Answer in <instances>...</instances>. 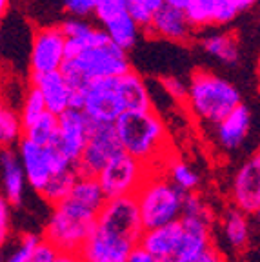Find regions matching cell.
<instances>
[{"label":"cell","mask_w":260,"mask_h":262,"mask_svg":"<svg viewBox=\"0 0 260 262\" xmlns=\"http://www.w3.org/2000/svg\"><path fill=\"white\" fill-rule=\"evenodd\" d=\"M131 70L127 51L110 40L104 29L91 26L77 37L66 38V58L62 75L71 88L69 107L80 110L82 91L95 78L118 77Z\"/></svg>","instance_id":"obj_1"},{"label":"cell","mask_w":260,"mask_h":262,"mask_svg":"<svg viewBox=\"0 0 260 262\" xmlns=\"http://www.w3.org/2000/svg\"><path fill=\"white\" fill-rule=\"evenodd\" d=\"M122 151L129 153L151 169L162 168L171 155L169 133L155 107L146 111H126L113 122Z\"/></svg>","instance_id":"obj_2"},{"label":"cell","mask_w":260,"mask_h":262,"mask_svg":"<svg viewBox=\"0 0 260 262\" xmlns=\"http://www.w3.org/2000/svg\"><path fill=\"white\" fill-rule=\"evenodd\" d=\"M184 102L200 122L215 126L229 111L242 104V93L231 80L200 68L189 77Z\"/></svg>","instance_id":"obj_3"},{"label":"cell","mask_w":260,"mask_h":262,"mask_svg":"<svg viewBox=\"0 0 260 262\" xmlns=\"http://www.w3.org/2000/svg\"><path fill=\"white\" fill-rule=\"evenodd\" d=\"M135 199L144 229H151L179 221L184 209L186 191L173 184L162 169L155 168L135 193Z\"/></svg>","instance_id":"obj_4"},{"label":"cell","mask_w":260,"mask_h":262,"mask_svg":"<svg viewBox=\"0 0 260 262\" xmlns=\"http://www.w3.org/2000/svg\"><path fill=\"white\" fill-rule=\"evenodd\" d=\"M97 213L95 209L66 196L64 201L51 206L42 238L48 241L57 251L78 253L85 238L93 231Z\"/></svg>","instance_id":"obj_5"},{"label":"cell","mask_w":260,"mask_h":262,"mask_svg":"<svg viewBox=\"0 0 260 262\" xmlns=\"http://www.w3.org/2000/svg\"><path fill=\"white\" fill-rule=\"evenodd\" d=\"M80 110L90 120L104 124H113L120 115L126 113L120 75L88 82L82 91Z\"/></svg>","instance_id":"obj_6"},{"label":"cell","mask_w":260,"mask_h":262,"mask_svg":"<svg viewBox=\"0 0 260 262\" xmlns=\"http://www.w3.org/2000/svg\"><path fill=\"white\" fill-rule=\"evenodd\" d=\"M149 171V166L131 157L129 153L120 151L98 171L97 180L104 196L115 199V196L135 195Z\"/></svg>","instance_id":"obj_7"},{"label":"cell","mask_w":260,"mask_h":262,"mask_svg":"<svg viewBox=\"0 0 260 262\" xmlns=\"http://www.w3.org/2000/svg\"><path fill=\"white\" fill-rule=\"evenodd\" d=\"M120 151L122 146L113 124L91 120L88 140L78 160L75 162V169L78 177H97L98 171Z\"/></svg>","instance_id":"obj_8"},{"label":"cell","mask_w":260,"mask_h":262,"mask_svg":"<svg viewBox=\"0 0 260 262\" xmlns=\"http://www.w3.org/2000/svg\"><path fill=\"white\" fill-rule=\"evenodd\" d=\"M95 224L100 228L111 229V231H117V233L135 241L137 244L144 233V226L140 221L135 195L106 199V202L98 209Z\"/></svg>","instance_id":"obj_9"},{"label":"cell","mask_w":260,"mask_h":262,"mask_svg":"<svg viewBox=\"0 0 260 262\" xmlns=\"http://www.w3.org/2000/svg\"><path fill=\"white\" fill-rule=\"evenodd\" d=\"M66 58V37L60 26H42L33 33L29 48V75L60 70Z\"/></svg>","instance_id":"obj_10"},{"label":"cell","mask_w":260,"mask_h":262,"mask_svg":"<svg viewBox=\"0 0 260 262\" xmlns=\"http://www.w3.org/2000/svg\"><path fill=\"white\" fill-rule=\"evenodd\" d=\"M135 246L137 242L131 238L95 224L78 255L84 262H126Z\"/></svg>","instance_id":"obj_11"},{"label":"cell","mask_w":260,"mask_h":262,"mask_svg":"<svg viewBox=\"0 0 260 262\" xmlns=\"http://www.w3.org/2000/svg\"><path fill=\"white\" fill-rule=\"evenodd\" d=\"M90 124L91 120L85 117L84 111L77 107H68L60 115H57V135L51 144L73 166L85 146Z\"/></svg>","instance_id":"obj_12"},{"label":"cell","mask_w":260,"mask_h":262,"mask_svg":"<svg viewBox=\"0 0 260 262\" xmlns=\"http://www.w3.org/2000/svg\"><path fill=\"white\" fill-rule=\"evenodd\" d=\"M233 206L249 217L260 211V157L251 155L240 164L231 180Z\"/></svg>","instance_id":"obj_13"},{"label":"cell","mask_w":260,"mask_h":262,"mask_svg":"<svg viewBox=\"0 0 260 262\" xmlns=\"http://www.w3.org/2000/svg\"><path fill=\"white\" fill-rule=\"evenodd\" d=\"M142 33L151 38H159L171 44H189L195 37V29L187 20L184 9L167 4L155 11L153 18L147 28L142 29Z\"/></svg>","instance_id":"obj_14"},{"label":"cell","mask_w":260,"mask_h":262,"mask_svg":"<svg viewBox=\"0 0 260 262\" xmlns=\"http://www.w3.org/2000/svg\"><path fill=\"white\" fill-rule=\"evenodd\" d=\"M251 122V110L242 102L233 111H229L220 122L211 126L213 135H215V140L220 149H224V151H236V149H240L249 137Z\"/></svg>","instance_id":"obj_15"},{"label":"cell","mask_w":260,"mask_h":262,"mask_svg":"<svg viewBox=\"0 0 260 262\" xmlns=\"http://www.w3.org/2000/svg\"><path fill=\"white\" fill-rule=\"evenodd\" d=\"M184 13L195 31L231 24L239 16V11L229 0H187Z\"/></svg>","instance_id":"obj_16"},{"label":"cell","mask_w":260,"mask_h":262,"mask_svg":"<svg viewBox=\"0 0 260 262\" xmlns=\"http://www.w3.org/2000/svg\"><path fill=\"white\" fill-rule=\"evenodd\" d=\"M15 149L16 155H18V160H20L28 186L35 193H40L46 182L49 180V177H51V166H49L46 146H38V144L22 137L15 146Z\"/></svg>","instance_id":"obj_17"},{"label":"cell","mask_w":260,"mask_h":262,"mask_svg":"<svg viewBox=\"0 0 260 262\" xmlns=\"http://www.w3.org/2000/svg\"><path fill=\"white\" fill-rule=\"evenodd\" d=\"M0 186H2V195L11 204V208L22 206L28 182L15 147L0 149Z\"/></svg>","instance_id":"obj_18"},{"label":"cell","mask_w":260,"mask_h":262,"mask_svg":"<svg viewBox=\"0 0 260 262\" xmlns=\"http://www.w3.org/2000/svg\"><path fill=\"white\" fill-rule=\"evenodd\" d=\"M97 22L98 28L104 29V33L110 37V40L113 44L120 46L122 49H126V51L133 49L138 44L140 35H142V29L131 18L126 6L106 13L102 16H97Z\"/></svg>","instance_id":"obj_19"},{"label":"cell","mask_w":260,"mask_h":262,"mask_svg":"<svg viewBox=\"0 0 260 262\" xmlns=\"http://www.w3.org/2000/svg\"><path fill=\"white\" fill-rule=\"evenodd\" d=\"M29 84L38 90L46 104V110L55 115L66 111L71 102V88L60 70L40 75H29Z\"/></svg>","instance_id":"obj_20"},{"label":"cell","mask_w":260,"mask_h":262,"mask_svg":"<svg viewBox=\"0 0 260 262\" xmlns=\"http://www.w3.org/2000/svg\"><path fill=\"white\" fill-rule=\"evenodd\" d=\"M180 235H182L180 221H173L169 224L159 226V228L144 229L138 244L149 253H153L155 257L164 258V260H173L177 250H179Z\"/></svg>","instance_id":"obj_21"},{"label":"cell","mask_w":260,"mask_h":262,"mask_svg":"<svg viewBox=\"0 0 260 262\" xmlns=\"http://www.w3.org/2000/svg\"><path fill=\"white\" fill-rule=\"evenodd\" d=\"M220 229H222V238L228 244L229 250L244 251L251 241V224H249V215L242 209L229 206L224 209L220 217Z\"/></svg>","instance_id":"obj_22"},{"label":"cell","mask_w":260,"mask_h":262,"mask_svg":"<svg viewBox=\"0 0 260 262\" xmlns=\"http://www.w3.org/2000/svg\"><path fill=\"white\" fill-rule=\"evenodd\" d=\"M200 48L204 53L211 55L213 58H216L226 66H236L242 60L239 37L233 31L206 33L200 38Z\"/></svg>","instance_id":"obj_23"},{"label":"cell","mask_w":260,"mask_h":262,"mask_svg":"<svg viewBox=\"0 0 260 262\" xmlns=\"http://www.w3.org/2000/svg\"><path fill=\"white\" fill-rule=\"evenodd\" d=\"M120 88H122L126 111H146L153 107L149 88L140 73L129 70L120 75Z\"/></svg>","instance_id":"obj_24"},{"label":"cell","mask_w":260,"mask_h":262,"mask_svg":"<svg viewBox=\"0 0 260 262\" xmlns=\"http://www.w3.org/2000/svg\"><path fill=\"white\" fill-rule=\"evenodd\" d=\"M160 169H162V171L169 177L171 182L175 186H179L182 191H186V193L199 191V186H200L199 173H197L189 164L184 162L182 159L173 155V153L164 160Z\"/></svg>","instance_id":"obj_25"},{"label":"cell","mask_w":260,"mask_h":262,"mask_svg":"<svg viewBox=\"0 0 260 262\" xmlns=\"http://www.w3.org/2000/svg\"><path fill=\"white\" fill-rule=\"evenodd\" d=\"M78 179V173L77 169L73 168H68V169H62V171L57 173H51L49 180L46 182V186L42 188V191L38 195L48 202L49 206L57 204V202L64 201L66 196L69 195L71 188H73L75 180Z\"/></svg>","instance_id":"obj_26"},{"label":"cell","mask_w":260,"mask_h":262,"mask_svg":"<svg viewBox=\"0 0 260 262\" xmlns=\"http://www.w3.org/2000/svg\"><path fill=\"white\" fill-rule=\"evenodd\" d=\"M68 196L77 201L78 204L95 209V211H98L102 204L106 202V196L102 193L97 177H78Z\"/></svg>","instance_id":"obj_27"},{"label":"cell","mask_w":260,"mask_h":262,"mask_svg":"<svg viewBox=\"0 0 260 262\" xmlns=\"http://www.w3.org/2000/svg\"><path fill=\"white\" fill-rule=\"evenodd\" d=\"M55 135H57V115L46 111L37 120H33L31 124L24 127L22 137L38 144V146H48L55 140Z\"/></svg>","instance_id":"obj_28"},{"label":"cell","mask_w":260,"mask_h":262,"mask_svg":"<svg viewBox=\"0 0 260 262\" xmlns=\"http://www.w3.org/2000/svg\"><path fill=\"white\" fill-rule=\"evenodd\" d=\"M22 135H24V126L18 110L6 104L0 113V147H15Z\"/></svg>","instance_id":"obj_29"},{"label":"cell","mask_w":260,"mask_h":262,"mask_svg":"<svg viewBox=\"0 0 260 262\" xmlns=\"http://www.w3.org/2000/svg\"><path fill=\"white\" fill-rule=\"evenodd\" d=\"M46 104L42 95L38 93V90L31 84H28V88L24 90V97L20 100V110H18V115H20L22 126H28L33 120H37L42 113H46Z\"/></svg>","instance_id":"obj_30"},{"label":"cell","mask_w":260,"mask_h":262,"mask_svg":"<svg viewBox=\"0 0 260 262\" xmlns=\"http://www.w3.org/2000/svg\"><path fill=\"white\" fill-rule=\"evenodd\" d=\"M11 237V204L0 193V250L8 244Z\"/></svg>","instance_id":"obj_31"},{"label":"cell","mask_w":260,"mask_h":262,"mask_svg":"<svg viewBox=\"0 0 260 262\" xmlns=\"http://www.w3.org/2000/svg\"><path fill=\"white\" fill-rule=\"evenodd\" d=\"M169 262H226L224 260V253L219 246L213 242L211 246L204 248L202 251L191 255V257H184V258H173Z\"/></svg>","instance_id":"obj_32"},{"label":"cell","mask_w":260,"mask_h":262,"mask_svg":"<svg viewBox=\"0 0 260 262\" xmlns=\"http://www.w3.org/2000/svg\"><path fill=\"white\" fill-rule=\"evenodd\" d=\"M58 251L55 250L53 246L49 244L48 241H44L42 238L40 242H38L35 248H33L31 251H29L28 258H26V262H53L55 255H57Z\"/></svg>","instance_id":"obj_33"},{"label":"cell","mask_w":260,"mask_h":262,"mask_svg":"<svg viewBox=\"0 0 260 262\" xmlns=\"http://www.w3.org/2000/svg\"><path fill=\"white\" fill-rule=\"evenodd\" d=\"M64 9L71 16H80V18H88L91 16L95 8V0H62Z\"/></svg>","instance_id":"obj_34"},{"label":"cell","mask_w":260,"mask_h":262,"mask_svg":"<svg viewBox=\"0 0 260 262\" xmlns=\"http://www.w3.org/2000/svg\"><path fill=\"white\" fill-rule=\"evenodd\" d=\"M162 86H164V90H166V93L169 95V97L175 98V100H180V102L186 100L187 82L180 80L179 77H164Z\"/></svg>","instance_id":"obj_35"},{"label":"cell","mask_w":260,"mask_h":262,"mask_svg":"<svg viewBox=\"0 0 260 262\" xmlns=\"http://www.w3.org/2000/svg\"><path fill=\"white\" fill-rule=\"evenodd\" d=\"M126 262H169V260H164V258L155 257L153 253H149L147 250H144L140 244H137L133 250L129 251Z\"/></svg>","instance_id":"obj_36"},{"label":"cell","mask_w":260,"mask_h":262,"mask_svg":"<svg viewBox=\"0 0 260 262\" xmlns=\"http://www.w3.org/2000/svg\"><path fill=\"white\" fill-rule=\"evenodd\" d=\"M229 2H231V6L239 11V15H240V13H246L251 8H255L258 0H229Z\"/></svg>","instance_id":"obj_37"},{"label":"cell","mask_w":260,"mask_h":262,"mask_svg":"<svg viewBox=\"0 0 260 262\" xmlns=\"http://www.w3.org/2000/svg\"><path fill=\"white\" fill-rule=\"evenodd\" d=\"M53 262H84L80 258V255L78 253H69V251H58L57 255H55Z\"/></svg>","instance_id":"obj_38"},{"label":"cell","mask_w":260,"mask_h":262,"mask_svg":"<svg viewBox=\"0 0 260 262\" xmlns=\"http://www.w3.org/2000/svg\"><path fill=\"white\" fill-rule=\"evenodd\" d=\"M164 4L173 6V8H180V9H184V8H186V4H187V0H164Z\"/></svg>","instance_id":"obj_39"},{"label":"cell","mask_w":260,"mask_h":262,"mask_svg":"<svg viewBox=\"0 0 260 262\" xmlns=\"http://www.w3.org/2000/svg\"><path fill=\"white\" fill-rule=\"evenodd\" d=\"M9 2H11V0H0V20H2V16L6 15V11H8Z\"/></svg>","instance_id":"obj_40"},{"label":"cell","mask_w":260,"mask_h":262,"mask_svg":"<svg viewBox=\"0 0 260 262\" xmlns=\"http://www.w3.org/2000/svg\"><path fill=\"white\" fill-rule=\"evenodd\" d=\"M6 107V100H4V95L0 93V113H2V110Z\"/></svg>","instance_id":"obj_41"},{"label":"cell","mask_w":260,"mask_h":262,"mask_svg":"<svg viewBox=\"0 0 260 262\" xmlns=\"http://www.w3.org/2000/svg\"><path fill=\"white\" fill-rule=\"evenodd\" d=\"M0 149H2V147H0Z\"/></svg>","instance_id":"obj_42"}]
</instances>
